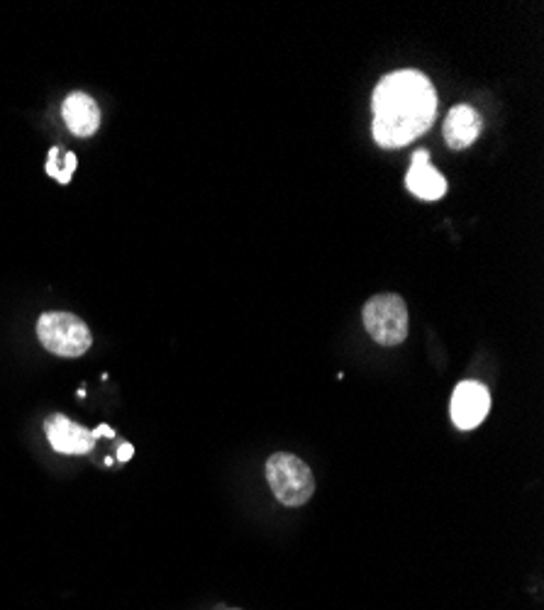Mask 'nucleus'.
I'll return each instance as SVG.
<instances>
[{"mask_svg":"<svg viewBox=\"0 0 544 610\" xmlns=\"http://www.w3.org/2000/svg\"><path fill=\"white\" fill-rule=\"evenodd\" d=\"M374 140L378 147H406L435 122L437 93L420 71H394L376 86L374 98Z\"/></svg>","mask_w":544,"mask_h":610,"instance_id":"1","label":"nucleus"},{"mask_svg":"<svg viewBox=\"0 0 544 610\" xmlns=\"http://www.w3.org/2000/svg\"><path fill=\"white\" fill-rule=\"evenodd\" d=\"M266 481L271 486L276 501L298 509L313 499L315 477L307 464L289 452H276L266 459Z\"/></svg>","mask_w":544,"mask_h":610,"instance_id":"2","label":"nucleus"},{"mask_svg":"<svg viewBox=\"0 0 544 610\" xmlns=\"http://www.w3.org/2000/svg\"><path fill=\"white\" fill-rule=\"evenodd\" d=\"M37 337L47 351L64 359L84 357L94 345L88 325L71 313H45L37 320Z\"/></svg>","mask_w":544,"mask_h":610,"instance_id":"3","label":"nucleus"},{"mask_svg":"<svg viewBox=\"0 0 544 610\" xmlns=\"http://www.w3.org/2000/svg\"><path fill=\"white\" fill-rule=\"evenodd\" d=\"M364 327L374 343L396 347L408 337V308L396 294H382L368 298L364 306Z\"/></svg>","mask_w":544,"mask_h":610,"instance_id":"4","label":"nucleus"},{"mask_svg":"<svg viewBox=\"0 0 544 610\" xmlns=\"http://www.w3.org/2000/svg\"><path fill=\"white\" fill-rule=\"evenodd\" d=\"M491 410V393L479 381H461V384L451 393L449 412L451 422L459 430H474L486 420Z\"/></svg>","mask_w":544,"mask_h":610,"instance_id":"5","label":"nucleus"},{"mask_svg":"<svg viewBox=\"0 0 544 610\" xmlns=\"http://www.w3.org/2000/svg\"><path fill=\"white\" fill-rule=\"evenodd\" d=\"M47 440L59 454H88L94 450L96 438L88 428L69 420L67 416H51L45 422Z\"/></svg>","mask_w":544,"mask_h":610,"instance_id":"6","label":"nucleus"},{"mask_svg":"<svg viewBox=\"0 0 544 610\" xmlns=\"http://www.w3.org/2000/svg\"><path fill=\"white\" fill-rule=\"evenodd\" d=\"M408 191L418 195L423 201H439L447 193V181L433 164H430V154L420 149L410 159V171L406 176Z\"/></svg>","mask_w":544,"mask_h":610,"instance_id":"7","label":"nucleus"},{"mask_svg":"<svg viewBox=\"0 0 544 610\" xmlns=\"http://www.w3.org/2000/svg\"><path fill=\"white\" fill-rule=\"evenodd\" d=\"M61 116H64L67 128L76 134V137H90L100 128V108L98 103L86 96V93H71L61 106Z\"/></svg>","mask_w":544,"mask_h":610,"instance_id":"8","label":"nucleus"},{"mask_svg":"<svg viewBox=\"0 0 544 610\" xmlns=\"http://www.w3.org/2000/svg\"><path fill=\"white\" fill-rule=\"evenodd\" d=\"M481 134V118L471 106H457L445 120V140L451 149H467Z\"/></svg>","mask_w":544,"mask_h":610,"instance_id":"9","label":"nucleus"},{"mask_svg":"<svg viewBox=\"0 0 544 610\" xmlns=\"http://www.w3.org/2000/svg\"><path fill=\"white\" fill-rule=\"evenodd\" d=\"M57 159H59V147H51L49 149V162H47V174L55 176L57 181H61V186H67L71 181V174H74V169H76V154L74 152L67 154L64 171H59V167H57L59 162Z\"/></svg>","mask_w":544,"mask_h":610,"instance_id":"10","label":"nucleus"},{"mask_svg":"<svg viewBox=\"0 0 544 610\" xmlns=\"http://www.w3.org/2000/svg\"><path fill=\"white\" fill-rule=\"evenodd\" d=\"M132 454H135V447H132V444H122V447L118 450V459L120 462H130Z\"/></svg>","mask_w":544,"mask_h":610,"instance_id":"11","label":"nucleus"},{"mask_svg":"<svg viewBox=\"0 0 544 610\" xmlns=\"http://www.w3.org/2000/svg\"><path fill=\"white\" fill-rule=\"evenodd\" d=\"M90 432H94V438H96V440H98L100 435H106V438H116V430H112V428H108V426H100V428L90 430Z\"/></svg>","mask_w":544,"mask_h":610,"instance_id":"12","label":"nucleus"},{"mask_svg":"<svg viewBox=\"0 0 544 610\" xmlns=\"http://www.w3.org/2000/svg\"><path fill=\"white\" fill-rule=\"evenodd\" d=\"M230 610H240V608H230Z\"/></svg>","mask_w":544,"mask_h":610,"instance_id":"13","label":"nucleus"}]
</instances>
